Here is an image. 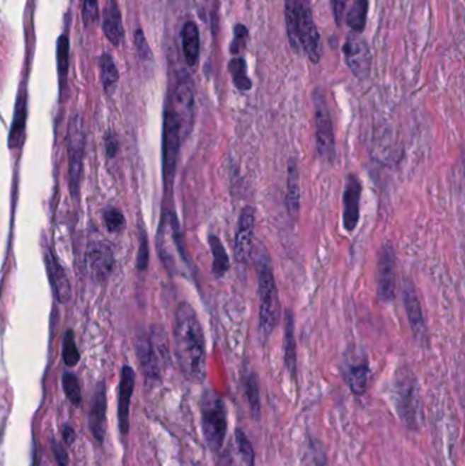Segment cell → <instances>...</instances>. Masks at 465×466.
Here are the masks:
<instances>
[{
	"label": "cell",
	"mask_w": 465,
	"mask_h": 466,
	"mask_svg": "<svg viewBox=\"0 0 465 466\" xmlns=\"http://www.w3.org/2000/svg\"><path fill=\"white\" fill-rule=\"evenodd\" d=\"M88 269L98 283H105L113 271L115 255L107 243H93L86 252Z\"/></svg>",
	"instance_id": "16"
},
{
	"label": "cell",
	"mask_w": 465,
	"mask_h": 466,
	"mask_svg": "<svg viewBox=\"0 0 465 466\" xmlns=\"http://www.w3.org/2000/svg\"><path fill=\"white\" fill-rule=\"evenodd\" d=\"M103 30L108 41L112 42V45L117 47L123 41L125 30H123L122 14L115 0H108L103 11Z\"/></svg>",
	"instance_id": "22"
},
{
	"label": "cell",
	"mask_w": 465,
	"mask_h": 466,
	"mask_svg": "<svg viewBox=\"0 0 465 466\" xmlns=\"http://www.w3.org/2000/svg\"><path fill=\"white\" fill-rule=\"evenodd\" d=\"M167 108L178 119L182 137L183 140H186L194 127V116H195L194 91L188 78H183L178 82L172 94L169 96Z\"/></svg>",
	"instance_id": "8"
},
{
	"label": "cell",
	"mask_w": 465,
	"mask_h": 466,
	"mask_svg": "<svg viewBox=\"0 0 465 466\" xmlns=\"http://www.w3.org/2000/svg\"><path fill=\"white\" fill-rule=\"evenodd\" d=\"M344 380L355 395H363L369 380V360L364 356L348 359L343 367Z\"/></svg>",
	"instance_id": "20"
},
{
	"label": "cell",
	"mask_w": 465,
	"mask_h": 466,
	"mask_svg": "<svg viewBox=\"0 0 465 466\" xmlns=\"http://www.w3.org/2000/svg\"><path fill=\"white\" fill-rule=\"evenodd\" d=\"M183 142L182 131L175 115L166 108L163 126V176L167 191L172 188L180 144Z\"/></svg>",
	"instance_id": "6"
},
{
	"label": "cell",
	"mask_w": 465,
	"mask_h": 466,
	"mask_svg": "<svg viewBox=\"0 0 465 466\" xmlns=\"http://www.w3.org/2000/svg\"><path fill=\"white\" fill-rule=\"evenodd\" d=\"M135 45H137V50H138L141 59H144V60L151 59L149 45H148V41L145 38V35L142 33V30H137V33H135Z\"/></svg>",
	"instance_id": "41"
},
{
	"label": "cell",
	"mask_w": 465,
	"mask_h": 466,
	"mask_svg": "<svg viewBox=\"0 0 465 466\" xmlns=\"http://www.w3.org/2000/svg\"><path fill=\"white\" fill-rule=\"evenodd\" d=\"M331 6H332V13H333L335 23L340 26L341 22H343V18H344L347 0H331Z\"/></svg>",
	"instance_id": "42"
},
{
	"label": "cell",
	"mask_w": 465,
	"mask_h": 466,
	"mask_svg": "<svg viewBox=\"0 0 465 466\" xmlns=\"http://www.w3.org/2000/svg\"><path fill=\"white\" fill-rule=\"evenodd\" d=\"M135 386V373L130 365H125L120 374L119 385V402H117V420L119 428L123 435L130 430V401Z\"/></svg>",
	"instance_id": "17"
},
{
	"label": "cell",
	"mask_w": 465,
	"mask_h": 466,
	"mask_svg": "<svg viewBox=\"0 0 465 466\" xmlns=\"http://www.w3.org/2000/svg\"><path fill=\"white\" fill-rule=\"evenodd\" d=\"M100 74H101V82L105 91H112L115 89L117 81H119V72L115 66V62L111 55L104 54L100 59Z\"/></svg>",
	"instance_id": "33"
},
{
	"label": "cell",
	"mask_w": 465,
	"mask_h": 466,
	"mask_svg": "<svg viewBox=\"0 0 465 466\" xmlns=\"http://www.w3.org/2000/svg\"><path fill=\"white\" fill-rule=\"evenodd\" d=\"M157 250L163 263L171 273L179 271V262L186 263V256L180 241L178 220L171 213H164L157 234Z\"/></svg>",
	"instance_id": "4"
},
{
	"label": "cell",
	"mask_w": 465,
	"mask_h": 466,
	"mask_svg": "<svg viewBox=\"0 0 465 466\" xmlns=\"http://www.w3.org/2000/svg\"><path fill=\"white\" fill-rule=\"evenodd\" d=\"M299 8V35L302 48L310 62L316 64L321 60V40L316 29L310 0H297Z\"/></svg>",
	"instance_id": "11"
},
{
	"label": "cell",
	"mask_w": 465,
	"mask_h": 466,
	"mask_svg": "<svg viewBox=\"0 0 465 466\" xmlns=\"http://www.w3.org/2000/svg\"><path fill=\"white\" fill-rule=\"evenodd\" d=\"M85 126L81 115H74L70 120L67 131V160H69V181L71 194L76 195L82 178L84 152H85Z\"/></svg>",
	"instance_id": "7"
},
{
	"label": "cell",
	"mask_w": 465,
	"mask_h": 466,
	"mask_svg": "<svg viewBox=\"0 0 465 466\" xmlns=\"http://www.w3.org/2000/svg\"><path fill=\"white\" fill-rule=\"evenodd\" d=\"M63 360L67 367H75L79 363V352L75 343L74 334L71 330H67L63 340Z\"/></svg>",
	"instance_id": "36"
},
{
	"label": "cell",
	"mask_w": 465,
	"mask_h": 466,
	"mask_svg": "<svg viewBox=\"0 0 465 466\" xmlns=\"http://www.w3.org/2000/svg\"><path fill=\"white\" fill-rule=\"evenodd\" d=\"M63 441H64V443H67V445H71L75 441V432L70 426L63 427Z\"/></svg>",
	"instance_id": "45"
},
{
	"label": "cell",
	"mask_w": 465,
	"mask_h": 466,
	"mask_svg": "<svg viewBox=\"0 0 465 466\" xmlns=\"http://www.w3.org/2000/svg\"><path fill=\"white\" fill-rule=\"evenodd\" d=\"M285 23L291 48L298 54L302 50L299 35V8L297 0H285Z\"/></svg>",
	"instance_id": "26"
},
{
	"label": "cell",
	"mask_w": 465,
	"mask_h": 466,
	"mask_svg": "<svg viewBox=\"0 0 465 466\" xmlns=\"http://www.w3.org/2000/svg\"><path fill=\"white\" fill-rule=\"evenodd\" d=\"M70 42L69 37L62 35L57 40L56 47V60H57V74L60 79V85L64 84V79L69 74V63H70Z\"/></svg>",
	"instance_id": "32"
},
{
	"label": "cell",
	"mask_w": 465,
	"mask_h": 466,
	"mask_svg": "<svg viewBox=\"0 0 465 466\" xmlns=\"http://www.w3.org/2000/svg\"><path fill=\"white\" fill-rule=\"evenodd\" d=\"M148 262H149V246H148V237H147V234H142L141 244H139V251H138V259H137V266H138V269H147Z\"/></svg>",
	"instance_id": "40"
},
{
	"label": "cell",
	"mask_w": 465,
	"mask_h": 466,
	"mask_svg": "<svg viewBox=\"0 0 465 466\" xmlns=\"http://www.w3.org/2000/svg\"><path fill=\"white\" fill-rule=\"evenodd\" d=\"M209 247L213 256V263H212V273L216 278H222L224 274L229 270V258L226 255V251L224 249V244L222 240L216 234L209 236Z\"/></svg>",
	"instance_id": "27"
},
{
	"label": "cell",
	"mask_w": 465,
	"mask_h": 466,
	"mask_svg": "<svg viewBox=\"0 0 465 466\" xmlns=\"http://www.w3.org/2000/svg\"><path fill=\"white\" fill-rule=\"evenodd\" d=\"M284 361L292 377H297V342H295V322L291 309L285 311L284 317Z\"/></svg>",
	"instance_id": "24"
},
{
	"label": "cell",
	"mask_w": 465,
	"mask_h": 466,
	"mask_svg": "<svg viewBox=\"0 0 465 466\" xmlns=\"http://www.w3.org/2000/svg\"><path fill=\"white\" fill-rule=\"evenodd\" d=\"M44 263L56 299L60 303H67L71 299V285L64 270L50 249L44 251Z\"/></svg>",
	"instance_id": "18"
},
{
	"label": "cell",
	"mask_w": 465,
	"mask_h": 466,
	"mask_svg": "<svg viewBox=\"0 0 465 466\" xmlns=\"http://www.w3.org/2000/svg\"><path fill=\"white\" fill-rule=\"evenodd\" d=\"M243 387H244V394L247 398L248 407L254 420H260V386H258V379L254 373H248L244 379H243Z\"/></svg>",
	"instance_id": "29"
},
{
	"label": "cell",
	"mask_w": 465,
	"mask_h": 466,
	"mask_svg": "<svg viewBox=\"0 0 465 466\" xmlns=\"http://www.w3.org/2000/svg\"><path fill=\"white\" fill-rule=\"evenodd\" d=\"M247 38H248V30H247V28L244 25H242V23H238L234 28V40H232L231 48H229L231 54H242L243 51L246 50Z\"/></svg>",
	"instance_id": "38"
},
{
	"label": "cell",
	"mask_w": 465,
	"mask_h": 466,
	"mask_svg": "<svg viewBox=\"0 0 465 466\" xmlns=\"http://www.w3.org/2000/svg\"><path fill=\"white\" fill-rule=\"evenodd\" d=\"M62 383H63V389H64L66 397L70 399V402L74 407H79L81 402H82V394H81V386H79L78 377H75L74 374H71V373H64Z\"/></svg>",
	"instance_id": "35"
},
{
	"label": "cell",
	"mask_w": 465,
	"mask_h": 466,
	"mask_svg": "<svg viewBox=\"0 0 465 466\" xmlns=\"http://www.w3.org/2000/svg\"><path fill=\"white\" fill-rule=\"evenodd\" d=\"M343 52L350 70L357 79L363 81L369 78L372 72V54L369 44L362 37L350 33L343 47Z\"/></svg>",
	"instance_id": "12"
},
{
	"label": "cell",
	"mask_w": 465,
	"mask_h": 466,
	"mask_svg": "<svg viewBox=\"0 0 465 466\" xmlns=\"http://www.w3.org/2000/svg\"><path fill=\"white\" fill-rule=\"evenodd\" d=\"M367 10L369 0H355L351 10L347 14V25L350 26L352 33H363L367 21Z\"/></svg>",
	"instance_id": "30"
},
{
	"label": "cell",
	"mask_w": 465,
	"mask_h": 466,
	"mask_svg": "<svg viewBox=\"0 0 465 466\" xmlns=\"http://www.w3.org/2000/svg\"><path fill=\"white\" fill-rule=\"evenodd\" d=\"M173 342L182 374L191 382H202L206 377L205 336L194 307L187 302L176 308Z\"/></svg>",
	"instance_id": "1"
},
{
	"label": "cell",
	"mask_w": 465,
	"mask_h": 466,
	"mask_svg": "<svg viewBox=\"0 0 465 466\" xmlns=\"http://www.w3.org/2000/svg\"><path fill=\"white\" fill-rule=\"evenodd\" d=\"M201 424L209 448L222 450L228 430V414L223 398L212 390H206L201 398Z\"/></svg>",
	"instance_id": "3"
},
{
	"label": "cell",
	"mask_w": 465,
	"mask_h": 466,
	"mask_svg": "<svg viewBox=\"0 0 465 466\" xmlns=\"http://www.w3.org/2000/svg\"><path fill=\"white\" fill-rule=\"evenodd\" d=\"M394 405L400 420L411 428L419 426V404L416 398V382L411 375H401L394 383Z\"/></svg>",
	"instance_id": "9"
},
{
	"label": "cell",
	"mask_w": 465,
	"mask_h": 466,
	"mask_svg": "<svg viewBox=\"0 0 465 466\" xmlns=\"http://www.w3.org/2000/svg\"><path fill=\"white\" fill-rule=\"evenodd\" d=\"M105 423H107V395H105L104 383H100L96 389L91 412H89V430L98 443L104 442L105 430H107Z\"/></svg>",
	"instance_id": "19"
},
{
	"label": "cell",
	"mask_w": 465,
	"mask_h": 466,
	"mask_svg": "<svg viewBox=\"0 0 465 466\" xmlns=\"http://www.w3.org/2000/svg\"><path fill=\"white\" fill-rule=\"evenodd\" d=\"M285 206L288 215L292 220H298L299 212H300V179H299L298 162L295 159H289L288 161Z\"/></svg>",
	"instance_id": "23"
},
{
	"label": "cell",
	"mask_w": 465,
	"mask_h": 466,
	"mask_svg": "<svg viewBox=\"0 0 465 466\" xmlns=\"http://www.w3.org/2000/svg\"><path fill=\"white\" fill-rule=\"evenodd\" d=\"M182 48L187 66L195 67L200 59L201 42H200V30L195 22L188 21L182 29Z\"/></svg>",
	"instance_id": "25"
},
{
	"label": "cell",
	"mask_w": 465,
	"mask_h": 466,
	"mask_svg": "<svg viewBox=\"0 0 465 466\" xmlns=\"http://www.w3.org/2000/svg\"><path fill=\"white\" fill-rule=\"evenodd\" d=\"M362 183L356 175H348L343 193V225L347 232L352 233L360 217Z\"/></svg>",
	"instance_id": "14"
},
{
	"label": "cell",
	"mask_w": 465,
	"mask_h": 466,
	"mask_svg": "<svg viewBox=\"0 0 465 466\" xmlns=\"http://www.w3.org/2000/svg\"><path fill=\"white\" fill-rule=\"evenodd\" d=\"M313 101L316 118V152L322 161L332 164L335 160V131L325 94L319 88L313 93Z\"/></svg>",
	"instance_id": "5"
},
{
	"label": "cell",
	"mask_w": 465,
	"mask_h": 466,
	"mask_svg": "<svg viewBox=\"0 0 465 466\" xmlns=\"http://www.w3.org/2000/svg\"><path fill=\"white\" fill-rule=\"evenodd\" d=\"M257 256L258 297H260V333L263 341L268 340L276 329L280 317L279 290L269 256L263 249Z\"/></svg>",
	"instance_id": "2"
},
{
	"label": "cell",
	"mask_w": 465,
	"mask_h": 466,
	"mask_svg": "<svg viewBox=\"0 0 465 466\" xmlns=\"http://www.w3.org/2000/svg\"><path fill=\"white\" fill-rule=\"evenodd\" d=\"M25 123H26V98L25 96L19 97L14 113V120L10 131L8 144L10 147H18L23 141V132H25Z\"/></svg>",
	"instance_id": "28"
},
{
	"label": "cell",
	"mask_w": 465,
	"mask_h": 466,
	"mask_svg": "<svg viewBox=\"0 0 465 466\" xmlns=\"http://www.w3.org/2000/svg\"><path fill=\"white\" fill-rule=\"evenodd\" d=\"M82 17L86 26H93L98 21L97 0H82Z\"/></svg>",
	"instance_id": "39"
},
{
	"label": "cell",
	"mask_w": 465,
	"mask_h": 466,
	"mask_svg": "<svg viewBox=\"0 0 465 466\" xmlns=\"http://www.w3.org/2000/svg\"><path fill=\"white\" fill-rule=\"evenodd\" d=\"M228 70L231 72L232 82L236 86V89L241 91H247L253 88L251 79L247 76V64L243 57H235L229 62Z\"/></svg>",
	"instance_id": "31"
},
{
	"label": "cell",
	"mask_w": 465,
	"mask_h": 466,
	"mask_svg": "<svg viewBox=\"0 0 465 466\" xmlns=\"http://www.w3.org/2000/svg\"><path fill=\"white\" fill-rule=\"evenodd\" d=\"M403 297H404L407 318H408L411 330H412L415 339L419 341L420 343H427V324L425 321V315H423V311H422V305H420L419 296H418L416 289H415L412 281H410V280H407L404 283Z\"/></svg>",
	"instance_id": "15"
},
{
	"label": "cell",
	"mask_w": 465,
	"mask_h": 466,
	"mask_svg": "<svg viewBox=\"0 0 465 466\" xmlns=\"http://www.w3.org/2000/svg\"><path fill=\"white\" fill-rule=\"evenodd\" d=\"M105 149H107V153L110 157H113L115 153H116V149H117V144H116V140L113 135H108L107 137V141H105Z\"/></svg>",
	"instance_id": "44"
},
{
	"label": "cell",
	"mask_w": 465,
	"mask_h": 466,
	"mask_svg": "<svg viewBox=\"0 0 465 466\" xmlns=\"http://www.w3.org/2000/svg\"><path fill=\"white\" fill-rule=\"evenodd\" d=\"M396 289V252L391 243L382 246L377 261V295L384 303L394 299Z\"/></svg>",
	"instance_id": "10"
},
{
	"label": "cell",
	"mask_w": 465,
	"mask_h": 466,
	"mask_svg": "<svg viewBox=\"0 0 465 466\" xmlns=\"http://www.w3.org/2000/svg\"><path fill=\"white\" fill-rule=\"evenodd\" d=\"M235 442L238 446V451L242 457L243 462L247 466H256V453L251 442L248 441L247 435L241 428L235 431Z\"/></svg>",
	"instance_id": "34"
},
{
	"label": "cell",
	"mask_w": 465,
	"mask_h": 466,
	"mask_svg": "<svg viewBox=\"0 0 465 466\" xmlns=\"http://www.w3.org/2000/svg\"><path fill=\"white\" fill-rule=\"evenodd\" d=\"M104 222H105V227L110 232H120L123 228H125V215L123 213L116 209V208H108L105 209L104 212Z\"/></svg>",
	"instance_id": "37"
},
{
	"label": "cell",
	"mask_w": 465,
	"mask_h": 466,
	"mask_svg": "<svg viewBox=\"0 0 465 466\" xmlns=\"http://www.w3.org/2000/svg\"><path fill=\"white\" fill-rule=\"evenodd\" d=\"M54 454H55L56 464L59 466H67L69 464V454L67 450L60 443H54Z\"/></svg>",
	"instance_id": "43"
},
{
	"label": "cell",
	"mask_w": 465,
	"mask_h": 466,
	"mask_svg": "<svg viewBox=\"0 0 465 466\" xmlns=\"http://www.w3.org/2000/svg\"><path fill=\"white\" fill-rule=\"evenodd\" d=\"M256 234V209L253 206L243 208L235 234V258L239 263H248L254 251Z\"/></svg>",
	"instance_id": "13"
},
{
	"label": "cell",
	"mask_w": 465,
	"mask_h": 466,
	"mask_svg": "<svg viewBox=\"0 0 465 466\" xmlns=\"http://www.w3.org/2000/svg\"><path fill=\"white\" fill-rule=\"evenodd\" d=\"M135 349L147 379L150 382L160 380V360L154 352L150 337L147 334H139L135 340Z\"/></svg>",
	"instance_id": "21"
}]
</instances>
